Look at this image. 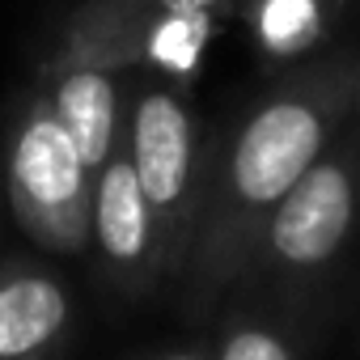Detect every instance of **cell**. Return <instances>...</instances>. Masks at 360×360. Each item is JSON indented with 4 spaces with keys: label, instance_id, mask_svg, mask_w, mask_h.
Here are the masks:
<instances>
[{
    "label": "cell",
    "instance_id": "obj_8",
    "mask_svg": "<svg viewBox=\"0 0 360 360\" xmlns=\"http://www.w3.org/2000/svg\"><path fill=\"white\" fill-rule=\"evenodd\" d=\"M339 9L343 0H242L238 18L263 60L297 64L330 34Z\"/></svg>",
    "mask_w": 360,
    "mask_h": 360
},
{
    "label": "cell",
    "instance_id": "obj_3",
    "mask_svg": "<svg viewBox=\"0 0 360 360\" xmlns=\"http://www.w3.org/2000/svg\"><path fill=\"white\" fill-rule=\"evenodd\" d=\"M0 195L30 246L64 259L94 246V169L39 81L9 102L0 131Z\"/></svg>",
    "mask_w": 360,
    "mask_h": 360
},
{
    "label": "cell",
    "instance_id": "obj_13",
    "mask_svg": "<svg viewBox=\"0 0 360 360\" xmlns=\"http://www.w3.org/2000/svg\"><path fill=\"white\" fill-rule=\"evenodd\" d=\"M0 200H5V195H0Z\"/></svg>",
    "mask_w": 360,
    "mask_h": 360
},
{
    "label": "cell",
    "instance_id": "obj_10",
    "mask_svg": "<svg viewBox=\"0 0 360 360\" xmlns=\"http://www.w3.org/2000/svg\"><path fill=\"white\" fill-rule=\"evenodd\" d=\"M98 13H238L242 0H81Z\"/></svg>",
    "mask_w": 360,
    "mask_h": 360
},
{
    "label": "cell",
    "instance_id": "obj_6",
    "mask_svg": "<svg viewBox=\"0 0 360 360\" xmlns=\"http://www.w3.org/2000/svg\"><path fill=\"white\" fill-rule=\"evenodd\" d=\"M77 309L64 276L34 255H0V360H64Z\"/></svg>",
    "mask_w": 360,
    "mask_h": 360
},
{
    "label": "cell",
    "instance_id": "obj_11",
    "mask_svg": "<svg viewBox=\"0 0 360 360\" xmlns=\"http://www.w3.org/2000/svg\"><path fill=\"white\" fill-rule=\"evenodd\" d=\"M131 360H212V339H183V343H165L153 352H140Z\"/></svg>",
    "mask_w": 360,
    "mask_h": 360
},
{
    "label": "cell",
    "instance_id": "obj_4",
    "mask_svg": "<svg viewBox=\"0 0 360 360\" xmlns=\"http://www.w3.org/2000/svg\"><path fill=\"white\" fill-rule=\"evenodd\" d=\"M123 148L140 178V191L157 217L169 280H178L195 225H200L208 161H212V144L200 127L187 85L165 81V77H144L136 94L127 98Z\"/></svg>",
    "mask_w": 360,
    "mask_h": 360
},
{
    "label": "cell",
    "instance_id": "obj_1",
    "mask_svg": "<svg viewBox=\"0 0 360 360\" xmlns=\"http://www.w3.org/2000/svg\"><path fill=\"white\" fill-rule=\"evenodd\" d=\"M356 72L360 64L352 56L301 64L267 89L221 144H212L200 225L178 271L191 314H208L238 292L267 217L339 140Z\"/></svg>",
    "mask_w": 360,
    "mask_h": 360
},
{
    "label": "cell",
    "instance_id": "obj_7",
    "mask_svg": "<svg viewBox=\"0 0 360 360\" xmlns=\"http://www.w3.org/2000/svg\"><path fill=\"white\" fill-rule=\"evenodd\" d=\"M34 81L51 98V106H56L60 123L68 127V136L77 140L85 165L98 174L110 161V153L123 144V131H127L123 72L51 43V56L39 64Z\"/></svg>",
    "mask_w": 360,
    "mask_h": 360
},
{
    "label": "cell",
    "instance_id": "obj_12",
    "mask_svg": "<svg viewBox=\"0 0 360 360\" xmlns=\"http://www.w3.org/2000/svg\"><path fill=\"white\" fill-rule=\"evenodd\" d=\"M352 110H360V72H356V94H352Z\"/></svg>",
    "mask_w": 360,
    "mask_h": 360
},
{
    "label": "cell",
    "instance_id": "obj_9",
    "mask_svg": "<svg viewBox=\"0 0 360 360\" xmlns=\"http://www.w3.org/2000/svg\"><path fill=\"white\" fill-rule=\"evenodd\" d=\"M212 360H305V326L267 301H238L212 335Z\"/></svg>",
    "mask_w": 360,
    "mask_h": 360
},
{
    "label": "cell",
    "instance_id": "obj_5",
    "mask_svg": "<svg viewBox=\"0 0 360 360\" xmlns=\"http://www.w3.org/2000/svg\"><path fill=\"white\" fill-rule=\"evenodd\" d=\"M106 284L119 297H148L169 280L157 217L140 191L127 148L119 144L110 161L94 174V246Z\"/></svg>",
    "mask_w": 360,
    "mask_h": 360
},
{
    "label": "cell",
    "instance_id": "obj_2",
    "mask_svg": "<svg viewBox=\"0 0 360 360\" xmlns=\"http://www.w3.org/2000/svg\"><path fill=\"white\" fill-rule=\"evenodd\" d=\"M360 225V144L335 140L267 217L238 292L297 314L322 297Z\"/></svg>",
    "mask_w": 360,
    "mask_h": 360
}]
</instances>
